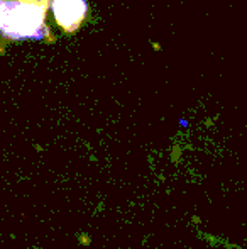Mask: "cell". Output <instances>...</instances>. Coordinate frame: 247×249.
Wrapping results in <instances>:
<instances>
[{"mask_svg":"<svg viewBox=\"0 0 247 249\" xmlns=\"http://www.w3.org/2000/svg\"><path fill=\"white\" fill-rule=\"evenodd\" d=\"M49 5L51 0H0V34L10 41H51Z\"/></svg>","mask_w":247,"mask_h":249,"instance_id":"6da1fadb","label":"cell"},{"mask_svg":"<svg viewBox=\"0 0 247 249\" xmlns=\"http://www.w3.org/2000/svg\"><path fill=\"white\" fill-rule=\"evenodd\" d=\"M49 7L53 9L58 26L68 34L78 31L88 12L86 0H51Z\"/></svg>","mask_w":247,"mask_h":249,"instance_id":"7a4b0ae2","label":"cell"},{"mask_svg":"<svg viewBox=\"0 0 247 249\" xmlns=\"http://www.w3.org/2000/svg\"><path fill=\"white\" fill-rule=\"evenodd\" d=\"M80 244H83V246H90L92 244V239H90L88 234H82L80 236Z\"/></svg>","mask_w":247,"mask_h":249,"instance_id":"3957f363","label":"cell"}]
</instances>
